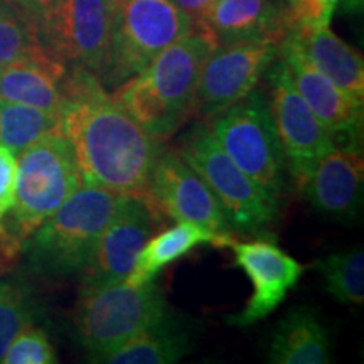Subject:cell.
Instances as JSON below:
<instances>
[{
  "mask_svg": "<svg viewBox=\"0 0 364 364\" xmlns=\"http://www.w3.org/2000/svg\"><path fill=\"white\" fill-rule=\"evenodd\" d=\"M65 88L61 130L75 152L83 184L145 198L164 150L162 140L136 124L95 73L68 68Z\"/></svg>",
  "mask_w": 364,
  "mask_h": 364,
  "instance_id": "1",
  "label": "cell"
},
{
  "mask_svg": "<svg viewBox=\"0 0 364 364\" xmlns=\"http://www.w3.org/2000/svg\"><path fill=\"white\" fill-rule=\"evenodd\" d=\"M216 48L213 36L194 26L115 88L113 97L144 130L166 142L193 117L203 66Z\"/></svg>",
  "mask_w": 364,
  "mask_h": 364,
  "instance_id": "2",
  "label": "cell"
},
{
  "mask_svg": "<svg viewBox=\"0 0 364 364\" xmlns=\"http://www.w3.org/2000/svg\"><path fill=\"white\" fill-rule=\"evenodd\" d=\"M83 184L75 152L61 129L19 154L16 203L0 230V257L12 262L26 241ZM4 220V221H6Z\"/></svg>",
  "mask_w": 364,
  "mask_h": 364,
  "instance_id": "3",
  "label": "cell"
},
{
  "mask_svg": "<svg viewBox=\"0 0 364 364\" xmlns=\"http://www.w3.org/2000/svg\"><path fill=\"white\" fill-rule=\"evenodd\" d=\"M122 198L81 184L26 241L31 270L54 280L80 275Z\"/></svg>",
  "mask_w": 364,
  "mask_h": 364,
  "instance_id": "4",
  "label": "cell"
},
{
  "mask_svg": "<svg viewBox=\"0 0 364 364\" xmlns=\"http://www.w3.org/2000/svg\"><path fill=\"white\" fill-rule=\"evenodd\" d=\"M203 177L221 203L235 231L258 235L279 218V203L245 174L218 144L208 122L198 120L182 134L174 147Z\"/></svg>",
  "mask_w": 364,
  "mask_h": 364,
  "instance_id": "5",
  "label": "cell"
},
{
  "mask_svg": "<svg viewBox=\"0 0 364 364\" xmlns=\"http://www.w3.org/2000/svg\"><path fill=\"white\" fill-rule=\"evenodd\" d=\"M193 29V19L174 0H117L110 48L98 80L105 88H118Z\"/></svg>",
  "mask_w": 364,
  "mask_h": 364,
  "instance_id": "6",
  "label": "cell"
},
{
  "mask_svg": "<svg viewBox=\"0 0 364 364\" xmlns=\"http://www.w3.org/2000/svg\"><path fill=\"white\" fill-rule=\"evenodd\" d=\"M166 314V297L156 282L136 287L118 282L80 294L75 312L76 336L93 363L156 324Z\"/></svg>",
  "mask_w": 364,
  "mask_h": 364,
  "instance_id": "7",
  "label": "cell"
},
{
  "mask_svg": "<svg viewBox=\"0 0 364 364\" xmlns=\"http://www.w3.org/2000/svg\"><path fill=\"white\" fill-rule=\"evenodd\" d=\"M208 125L231 161L270 198L279 199L285 188L287 161L265 95L255 88L209 118Z\"/></svg>",
  "mask_w": 364,
  "mask_h": 364,
  "instance_id": "8",
  "label": "cell"
},
{
  "mask_svg": "<svg viewBox=\"0 0 364 364\" xmlns=\"http://www.w3.org/2000/svg\"><path fill=\"white\" fill-rule=\"evenodd\" d=\"M268 107L279 135L287 169L302 189L317 161L336 147L334 135L316 117L295 88L280 56L268 68Z\"/></svg>",
  "mask_w": 364,
  "mask_h": 364,
  "instance_id": "9",
  "label": "cell"
},
{
  "mask_svg": "<svg viewBox=\"0 0 364 364\" xmlns=\"http://www.w3.org/2000/svg\"><path fill=\"white\" fill-rule=\"evenodd\" d=\"M117 0H61L41 24L46 48L66 66L100 76L110 48Z\"/></svg>",
  "mask_w": 364,
  "mask_h": 364,
  "instance_id": "10",
  "label": "cell"
},
{
  "mask_svg": "<svg viewBox=\"0 0 364 364\" xmlns=\"http://www.w3.org/2000/svg\"><path fill=\"white\" fill-rule=\"evenodd\" d=\"M279 51L280 44L268 41H240L218 46L203 66L193 117L208 122L247 97L279 58Z\"/></svg>",
  "mask_w": 364,
  "mask_h": 364,
  "instance_id": "11",
  "label": "cell"
},
{
  "mask_svg": "<svg viewBox=\"0 0 364 364\" xmlns=\"http://www.w3.org/2000/svg\"><path fill=\"white\" fill-rule=\"evenodd\" d=\"M145 199L164 220L194 223L220 236H233L215 193L172 147H164L159 156Z\"/></svg>",
  "mask_w": 364,
  "mask_h": 364,
  "instance_id": "12",
  "label": "cell"
},
{
  "mask_svg": "<svg viewBox=\"0 0 364 364\" xmlns=\"http://www.w3.org/2000/svg\"><path fill=\"white\" fill-rule=\"evenodd\" d=\"M162 221L147 199L124 196L100 235L88 265L80 273V294L124 282L135 265L136 255Z\"/></svg>",
  "mask_w": 364,
  "mask_h": 364,
  "instance_id": "13",
  "label": "cell"
},
{
  "mask_svg": "<svg viewBox=\"0 0 364 364\" xmlns=\"http://www.w3.org/2000/svg\"><path fill=\"white\" fill-rule=\"evenodd\" d=\"M226 248L233 252L235 263L247 273L253 285V294L243 311L228 318L235 327H250L270 316L306 270L294 257L267 240L233 238Z\"/></svg>",
  "mask_w": 364,
  "mask_h": 364,
  "instance_id": "14",
  "label": "cell"
},
{
  "mask_svg": "<svg viewBox=\"0 0 364 364\" xmlns=\"http://www.w3.org/2000/svg\"><path fill=\"white\" fill-rule=\"evenodd\" d=\"M279 56L284 59L300 97L306 100L311 110L334 135V139L344 136L348 142L356 145L354 140H358L363 127L364 102L346 93L314 68L289 38L280 43Z\"/></svg>",
  "mask_w": 364,
  "mask_h": 364,
  "instance_id": "15",
  "label": "cell"
},
{
  "mask_svg": "<svg viewBox=\"0 0 364 364\" xmlns=\"http://www.w3.org/2000/svg\"><path fill=\"white\" fill-rule=\"evenodd\" d=\"M363 188L364 161L361 152L356 145H336L318 159L300 191L318 213L348 221L361 211Z\"/></svg>",
  "mask_w": 364,
  "mask_h": 364,
  "instance_id": "16",
  "label": "cell"
},
{
  "mask_svg": "<svg viewBox=\"0 0 364 364\" xmlns=\"http://www.w3.org/2000/svg\"><path fill=\"white\" fill-rule=\"evenodd\" d=\"M66 73L68 66L49 51L17 59L0 68V100L63 113Z\"/></svg>",
  "mask_w": 364,
  "mask_h": 364,
  "instance_id": "17",
  "label": "cell"
},
{
  "mask_svg": "<svg viewBox=\"0 0 364 364\" xmlns=\"http://www.w3.org/2000/svg\"><path fill=\"white\" fill-rule=\"evenodd\" d=\"M218 46L240 41L280 44L289 34L285 9L272 0H215L201 26Z\"/></svg>",
  "mask_w": 364,
  "mask_h": 364,
  "instance_id": "18",
  "label": "cell"
},
{
  "mask_svg": "<svg viewBox=\"0 0 364 364\" xmlns=\"http://www.w3.org/2000/svg\"><path fill=\"white\" fill-rule=\"evenodd\" d=\"M287 38L332 83L364 102V61L361 53L338 38L329 26L300 27L290 31Z\"/></svg>",
  "mask_w": 364,
  "mask_h": 364,
  "instance_id": "19",
  "label": "cell"
},
{
  "mask_svg": "<svg viewBox=\"0 0 364 364\" xmlns=\"http://www.w3.org/2000/svg\"><path fill=\"white\" fill-rule=\"evenodd\" d=\"M275 364H327L332 361L329 332L307 307L290 311L277 324L268 349Z\"/></svg>",
  "mask_w": 364,
  "mask_h": 364,
  "instance_id": "20",
  "label": "cell"
},
{
  "mask_svg": "<svg viewBox=\"0 0 364 364\" xmlns=\"http://www.w3.org/2000/svg\"><path fill=\"white\" fill-rule=\"evenodd\" d=\"M233 236H220L206 228L194 223H177L176 226L167 228L162 233L154 235L147 240L135 258V265L124 280L127 285L136 287L156 279V275L164 267L171 265L179 258L203 243H211L218 248H226Z\"/></svg>",
  "mask_w": 364,
  "mask_h": 364,
  "instance_id": "21",
  "label": "cell"
},
{
  "mask_svg": "<svg viewBox=\"0 0 364 364\" xmlns=\"http://www.w3.org/2000/svg\"><path fill=\"white\" fill-rule=\"evenodd\" d=\"M193 348L191 334L179 318L169 312L161 321L127 341L120 348L103 354L93 363L103 364H172L181 361Z\"/></svg>",
  "mask_w": 364,
  "mask_h": 364,
  "instance_id": "22",
  "label": "cell"
},
{
  "mask_svg": "<svg viewBox=\"0 0 364 364\" xmlns=\"http://www.w3.org/2000/svg\"><path fill=\"white\" fill-rule=\"evenodd\" d=\"M43 51L49 49L34 14L21 0H0V68Z\"/></svg>",
  "mask_w": 364,
  "mask_h": 364,
  "instance_id": "23",
  "label": "cell"
},
{
  "mask_svg": "<svg viewBox=\"0 0 364 364\" xmlns=\"http://www.w3.org/2000/svg\"><path fill=\"white\" fill-rule=\"evenodd\" d=\"M61 129V113L0 100V145L19 156L49 132Z\"/></svg>",
  "mask_w": 364,
  "mask_h": 364,
  "instance_id": "24",
  "label": "cell"
},
{
  "mask_svg": "<svg viewBox=\"0 0 364 364\" xmlns=\"http://www.w3.org/2000/svg\"><path fill=\"white\" fill-rule=\"evenodd\" d=\"M314 267L324 280L326 292L341 304L361 306L364 302V252L361 247L327 255Z\"/></svg>",
  "mask_w": 364,
  "mask_h": 364,
  "instance_id": "25",
  "label": "cell"
},
{
  "mask_svg": "<svg viewBox=\"0 0 364 364\" xmlns=\"http://www.w3.org/2000/svg\"><path fill=\"white\" fill-rule=\"evenodd\" d=\"M36 321V302L31 290L17 280L0 284V361L7 348L27 326Z\"/></svg>",
  "mask_w": 364,
  "mask_h": 364,
  "instance_id": "26",
  "label": "cell"
},
{
  "mask_svg": "<svg viewBox=\"0 0 364 364\" xmlns=\"http://www.w3.org/2000/svg\"><path fill=\"white\" fill-rule=\"evenodd\" d=\"M4 364H54L58 363L56 353L43 329L27 326L14 338L4 354Z\"/></svg>",
  "mask_w": 364,
  "mask_h": 364,
  "instance_id": "27",
  "label": "cell"
},
{
  "mask_svg": "<svg viewBox=\"0 0 364 364\" xmlns=\"http://www.w3.org/2000/svg\"><path fill=\"white\" fill-rule=\"evenodd\" d=\"M339 0H289L285 19L289 33L300 27L329 26Z\"/></svg>",
  "mask_w": 364,
  "mask_h": 364,
  "instance_id": "28",
  "label": "cell"
},
{
  "mask_svg": "<svg viewBox=\"0 0 364 364\" xmlns=\"http://www.w3.org/2000/svg\"><path fill=\"white\" fill-rule=\"evenodd\" d=\"M17 156L0 145V230L16 203Z\"/></svg>",
  "mask_w": 364,
  "mask_h": 364,
  "instance_id": "29",
  "label": "cell"
},
{
  "mask_svg": "<svg viewBox=\"0 0 364 364\" xmlns=\"http://www.w3.org/2000/svg\"><path fill=\"white\" fill-rule=\"evenodd\" d=\"M174 4L188 14L194 26H201L211 11L215 0H174Z\"/></svg>",
  "mask_w": 364,
  "mask_h": 364,
  "instance_id": "30",
  "label": "cell"
},
{
  "mask_svg": "<svg viewBox=\"0 0 364 364\" xmlns=\"http://www.w3.org/2000/svg\"><path fill=\"white\" fill-rule=\"evenodd\" d=\"M21 2L34 14L39 24H43V21L58 7L61 0H21Z\"/></svg>",
  "mask_w": 364,
  "mask_h": 364,
  "instance_id": "31",
  "label": "cell"
},
{
  "mask_svg": "<svg viewBox=\"0 0 364 364\" xmlns=\"http://www.w3.org/2000/svg\"><path fill=\"white\" fill-rule=\"evenodd\" d=\"M364 0H339L338 7L344 14H361Z\"/></svg>",
  "mask_w": 364,
  "mask_h": 364,
  "instance_id": "32",
  "label": "cell"
},
{
  "mask_svg": "<svg viewBox=\"0 0 364 364\" xmlns=\"http://www.w3.org/2000/svg\"><path fill=\"white\" fill-rule=\"evenodd\" d=\"M272 2H275L277 6L282 7V9H287V4H289V0H272Z\"/></svg>",
  "mask_w": 364,
  "mask_h": 364,
  "instance_id": "33",
  "label": "cell"
}]
</instances>
